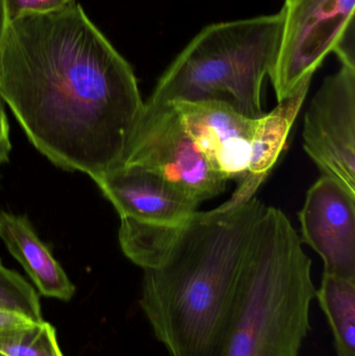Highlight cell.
<instances>
[{
    "instance_id": "6da1fadb",
    "label": "cell",
    "mask_w": 355,
    "mask_h": 356,
    "mask_svg": "<svg viewBox=\"0 0 355 356\" xmlns=\"http://www.w3.org/2000/svg\"><path fill=\"white\" fill-rule=\"evenodd\" d=\"M0 95L40 154L92 180L119 165L144 108L131 64L76 1L10 21Z\"/></svg>"
},
{
    "instance_id": "7a4b0ae2",
    "label": "cell",
    "mask_w": 355,
    "mask_h": 356,
    "mask_svg": "<svg viewBox=\"0 0 355 356\" xmlns=\"http://www.w3.org/2000/svg\"><path fill=\"white\" fill-rule=\"evenodd\" d=\"M266 207L231 199L174 226L120 218L121 249L144 270L140 305L169 356H220Z\"/></svg>"
},
{
    "instance_id": "3957f363",
    "label": "cell",
    "mask_w": 355,
    "mask_h": 356,
    "mask_svg": "<svg viewBox=\"0 0 355 356\" xmlns=\"http://www.w3.org/2000/svg\"><path fill=\"white\" fill-rule=\"evenodd\" d=\"M316 288L289 218L266 207L246 257L220 356H300Z\"/></svg>"
},
{
    "instance_id": "277c9868",
    "label": "cell",
    "mask_w": 355,
    "mask_h": 356,
    "mask_svg": "<svg viewBox=\"0 0 355 356\" xmlns=\"http://www.w3.org/2000/svg\"><path fill=\"white\" fill-rule=\"evenodd\" d=\"M281 13L204 26L166 69L147 102H225L252 119L279 51Z\"/></svg>"
},
{
    "instance_id": "5b68a950",
    "label": "cell",
    "mask_w": 355,
    "mask_h": 356,
    "mask_svg": "<svg viewBox=\"0 0 355 356\" xmlns=\"http://www.w3.org/2000/svg\"><path fill=\"white\" fill-rule=\"evenodd\" d=\"M355 0H285L279 51L269 77L277 102L312 79L329 54L355 69Z\"/></svg>"
},
{
    "instance_id": "8992f818",
    "label": "cell",
    "mask_w": 355,
    "mask_h": 356,
    "mask_svg": "<svg viewBox=\"0 0 355 356\" xmlns=\"http://www.w3.org/2000/svg\"><path fill=\"white\" fill-rule=\"evenodd\" d=\"M119 165L142 167L199 203L224 193L229 181L196 147L171 102H144Z\"/></svg>"
},
{
    "instance_id": "52a82bcc",
    "label": "cell",
    "mask_w": 355,
    "mask_h": 356,
    "mask_svg": "<svg viewBox=\"0 0 355 356\" xmlns=\"http://www.w3.org/2000/svg\"><path fill=\"white\" fill-rule=\"evenodd\" d=\"M304 148L322 177L355 196V69L323 81L304 116Z\"/></svg>"
},
{
    "instance_id": "ba28073f",
    "label": "cell",
    "mask_w": 355,
    "mask_h": 356,
    "mask_svg": "<svg viewBox=\"0 0 355 356\" xmlns=\"http://www.w3.org/2000/svg\"><path fill=\"white\" fill-rule=\"evenodd\" d=\"M302 243L324 263V273L355 280V196L321 177L308 188L299 213Z\"/></svg>"
},
{
    "instance_id": "9c48e42d",
    "label": "cell",
    "mask_w": 355,
    "mask_h": 356,
    "mask_svg": "<svg viewBox=\"0 0 355 356\" xmlns=\"http://www.w3.org/2000/svg\"><path fill=\"white\" fill-rule=\"evenodd\" d=\"M181 122L210 166L240 184L249 172L251 142L258 119L249 118L225 102H171Z\"/></svg>"
},
{
    "instance_id": "30bf717a",
    "label": "cell",
    "mask_w": 355,
    "mask_h": 356,
    "mask_svg": "<svg viewBox=\"0 0 355 356\" xmlns=\"http://www.w3.org/2000/svg\"><path fill=\"white\" fill-rule=\"evenodd\" d=\"M93 181L120 218L144 223L179 225L201 204L167 180L135 165H119Z\"/></svg>"
},
{
    "instance_id": "8fae6325",
    "label": "cell",
    "mask_w": 355,
    "mask_h": 356,
    "mask_svg": "<svg viewBox=\"0 0 355 356\" xmlns=\"http://www.w3.org/2000/svg\"><path fill=\"white\" fill-rule=\"evenodd\" d=\"M0 238L40 294L65 302L72 299L76 291L74 284L26 217L0 211Z\"/></svg>"
},
{
    "instance_id": "7c38bea8",
    "label": "cell",
    "mask_w": 355,
    "mask_h": 356,
    "mask_svg": "<svg viewBox=\"0 0 355 356\" xmlns=\"http://www.w3.org/2000/svg\"><path fill=\"white\" fill-rule=\"evenodd\" d=\"M311 81L312 79H306L291 96L279 102L272 112L263 115L256 121L248 178L240 184L233 198L237 197L242 200L252 198V194L279 160L294 120L308 94Z\"/></svg>"
},
{
    "instance_id": "4fadbf2b",
    "label": "cell",
    "mask_w": 355,
    "mask_h": 356,
    "mask_svg": "<svg viewBox=\"0 0 355 356\" xmlns=\"http://www.w3.org/2000/svg\"><path fill=\"white\" fill-rule=\"evenodd\" d=\"M338 356H355V280L323 274L316 291Z\"/></svg>"
},
{
    "instance_id": "5bb4252c",
    "label": "cell",
    "mask_w": 355,
    "mask_h": 356,
    "mask_svg": "<svg viewBox=\"0 0 355 356\" xmlns=\"http://www.w3.org/2000/svg\"><path fill=\"white\" fill-rule=\"evenodd\" d=\"M0 353L6 356H64L56 330L45 321L0 330Z\"/></svg>"
},
{
    "instance_id": "9a60e30c",
    "label": "cell",
    "mask_w": 355,
    "mask_h": 356,
    "mask_svg": "<svg viewBox=\"0 0 355 356\" xmlns=\"http://www.w3.org/2000/svg\"><path fill=\"white\" fill-rule=\"evenodd\" d=\"M0 309L23 316L33 322L44 321L39 294L29 282L0 261Z\"/></svg>"
},
{
    "instance_id": "2e32d148",
    "label": "cell",
    "mask_w": 355,
    "mask_h": 356,
    "mask_svg": "<svg viewBox=\"0 0 355 356\" xmlns=\"http://www.w3.org/2000/svg\"><path fill=\"white\" fill-rule=\"evenodd\" d=\"M10 20L25 14H47L56 12L75 0H6Z\"/></svg>"
},
{
    "instance_id": "e0dca14e",
    "label": "cell",
    "mask_w": 355,
    "mask_h": 356,
    "mask_svg": "<svg viewBox=\"0 0 355 356\" xmlns=\"http://www.w3.org/2000/svg\"><path fill=\"white\" fill-rule=\"evenodd\" d=\"M10 150V124L6 116V104L0 95V166L8 162Z\"/></svg>"
},
{
    "instance_id": "ac0fdd59",
    "label": "cell",
    "mask_w": 355,
    "mask_h": 356,
    "mask_svg": "<svg viewBox=\"0 0 355 356\" xmlns=\"http://www.w3.org/2000/svg\"><path fill=\"white\" fill-rule=\"evenodd\" d=\"M31 322L33 321L26 319L23 316L0 309V330L25 325V324L31 323Z\"/></svg>"
},
{
    "instance_id": "d6986e66",
    "label": "cell",
    "mask_w": 355,
    "mask_h": 356,
    "mask_svg": "<svg viewBox=\"0 0 355 356\" xmlns=\"http://www.w3.org/2000/svg\"><path fill=\"white\" fill-rule=\"evenodd\" d=\"M10 17H8V8L6 0H0V52L3 45L4 38L10 25Z\"/></svg>"
},
{
    "instance_id": "ffe728a7",
    "label": "cell",
    "mask_w": 355,
    "mask_h": 356,
    "mask_svg": "<svg viewBox=\"0 0 355 356\" xmlns=\"http://www.w3.org/2000/svg\"><path fill=\"white\" fill-rule=\"evenodd\" d=\"M0 356H6V355H2V353H0Z\"/></svg>"
}]
</instances>
